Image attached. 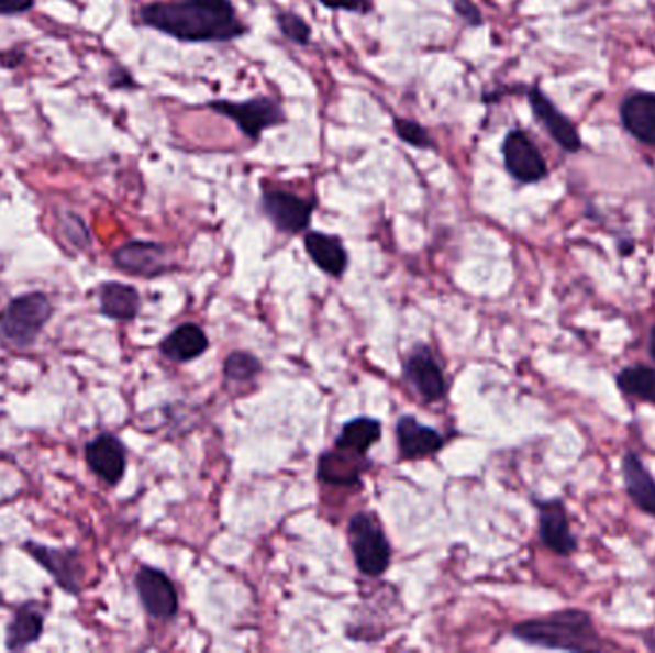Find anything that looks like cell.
<instances>
[{"label":"cell","mask_w":655,"mask_h":653,"mask_svg":"<svg viewBox=\"0 0 655 653\" xmlns=\"http://www.w3.org/2000/svg\"><path fill=\"white\" fill-rule=\"evenodd\" d=\"M141 20L182 43H226L247 33V25L240 22L238 15L217 12L190 0L152 2L142 7Z\"/></svg>","instance_id":"cell-1"},{"label":"cell","mask_w":655,"mask_h":653,"mask_svg":"<svg viewBox=\"0 0 655 653\" xmlns=\"http://www.w3.org/2000/svg\"><path fill=\"white\" fill-rule=\"evenodd\" d=\"M512 634L531 646L567 652L603 650V640L596 631L592 617L581 609H562L551 616L529 619L515 624Z\"/></svg>","instance_id":"cell-2"},{"label":"cell","mask_w":655,"mask_h":653,"mask_svg":"<svg viewBox=\"0 0 655 653\" xmlns=\"http://www.w3.org/2000/svg\"><path fill=\"white\" fill-rule=\"evenodd\" d=\"M53 314V301L43 291L14 297L0 311V340L12 350H31Z\"/></svg>","instance_id":"cell-3"},{"label":"cell","mask_w":655,"mask_h":653,"mask_svg":"<svg viewBox=\"0 0 655 653\" xmlns=\"http://www.w3.org/2000/svg\"><path fill=\"white\" fill-rule=\"evenodd\" d=\"M347 536L358 572L366 577H380L381 573L388 572L391 546L376 516L355 513L351 518Z\"/></svg>","instance_id":"cell-4"},{"label":"cell","mask_w":655,"mask_h":653,"mask_svg":"<svg viewBox=\"0 0 655 653\" xmlns=\"http://www.w3.org/2000/svg\"><path fill=\"white\" fill-rule=\"evenodd\" d=\"M208 110L234 121L240 131L254 142L262 141L263 133L268 129L286 123L282 106L268 97L252 98L246 102L213 100L209 102Z\"/></svg>","instance_id":"cell-5"},{"label":"cell","mask_w":655,"mask_h":653,"mask_svg":"<svg viewBox=\"0 0 655 653\" xmlns=\"http://www.w3.org/2000/svg\"><path fill=\"white\" fill-rule=\"evenodd\" d=\"M23 550L30 554L41 567L53 575L54 583L66 590L67 594L79 596L82 590V567L81 554L75 549H53L46 544L27 541L23 542Z\"/></svg>","instance_id":"cell-6"},{"label":"cell","mask_w":655,"mask_h":653,"mask_svg":"<svg viewBox=\"0 0 655 653\" xmlns=\"http://www.w3.org/2000/svg\"><path fill=\"white\" fill-rule=\"evenodd\" d=\"M263 213L276 229L286 234L306 231L313 217L317 201L301 198L286 190H265L262 196Z\"/></svg>","instance_id":"cell-7"},{"label":"cell","mask_w":655,"mask_h":653,"mask_svg":"<svg viewBox=\"0 0 655 653\" xmlns=\"http://www.w3.org/2000/svg\"><path fill=\"white\" fill-rule=\"evenodd\" d=\"M539 508V539L544 549L558 556H571L579 549V541L571 529L567 508L559 498L535 500Z\"/></svg>","instance_id":"cell-8"},{"label":"cell","mask_w":655,"mask_h":653,"mask_svg":"<svg viewBox=\"0 0 655 653\" xmlns=\"http://www.w3.org/2000/svg\"><path fill=\"white\" fill-rule=\"evenodd\" d=\"M113 263L123 273L142 278H156L171 268L169 252L159 242L131 240L113 252Z\"/></svg>","instance_id":"cell-9"},{"label":"cell","mask_w":655,"mask_h":653,"mask_svg":"<svg viewBox=\"0 0 655 653\" xmlns=\"http://www.w3.org/2000/svg\"><path fill=\"white\" fill-rule=\"evenodd\" d=\"M502 156H504L507 171L518 182L533 185L548 175V167H546L543 154L539 152L528 134L520 129L507 134L504 144H502Z\"/></svg>","instance_id":"cell-10"},{"label":"cell","mask_w":655,"mask_h":653,"mask_svg":"<svg viewBox=\"0 0 655 653\" xmlns=\"http://www.w3.org/2000/svg\"><path fill=\"white\" fill-rule=\"evenodd\" d=\"M134 585L148 616L167 621L179 613V594L164 572L142 565Z\"/></svg>","instance_id":"cell-11"},{"label":"cell","mask_w":655,"mask_h":653,"mask_svg":"<svg viewBox=\"0 0 655 653\" xmlns=\"http://www.w3.org/2000/svg\"><path fill=\"white\" fill-rule=\"evenodd\" d=\"M85 458L90 472L106 485H118L127 469V451L112 433H100L85 446Z\"/></svg>","instance_id":"cell-12"},{"label":"cell","mask_w":655,"mask_h":653,"mask_svg":"<svg viewBox=\"0 0 655 653\" xmlns=\"http://www.w3.org/2000/svg\"><path fill=\"white\" fill-rule=\"evenodd\" d=\"M404 378L425 402L440 401L447 394V381L440 364L425 345H418L404 363Z\"/></svg>","instance_id":"cell-13"},{"label":"cell","mask_w":655,"mask_h":653,"mask_svg":"<svg viewBox=\"0 0 655 653\" xmlns=\"http://www.w3.org/2000/svg\"><path fill=\"white\" fill-rule=\"evenodd\" d=\"M397 445L404 461H420L440 453L445 439L440 431L418 422L414 416H402L397 422Z\"/></svg>","instance_id":"cell-14"},{"label":"cell","mask_w":655,"mask_h":653,"mask_svg":"<svg viewBox=\"0 0 655 653\" xmlns=\"http://www.w3.org/2000/svg\"><path fill=\"white\" fill-rule=\"evenodd\" d=\"M529 104L533 108L535 118L543 123L544 129L551 133L552 139L558 142L566 152H579L581 150V136L577 133L574 123L559 113L558 108L552 104L548 98L544 97L541 89L529 90Z\"/></svg>","instance_id":"cell-15"},{"label":"cell","mask_w":655,"mask_h":653,"mask_svg":"<svg viewBox=\"0 0 655 653\" xmlns=\"http://www.w3.org/2000/svg\"><path fill=\"white\" fill-rule=\"evenodd\" d=\"M370 466V461L363 454L349 453L335 446L334 451L322 454L319 461V479L330 485H357Z\"/></svg>","instance_id":"cell-16"},{"label":"cell","mask_w":655,"mask_h":653,"mask_svg":"<svg viewBox=\"0 0 655 653\" xmlns=\"http://www.w3.org/2000/svg\"><path fill=\"white\" fill-rule=\"evenodd\" d=\"M621 474L625 490L634 506L655 518V479L644 462L634 453H625L621 461Z\"/></svg>","instance_id":"cell-17"},{"label":"cell","mask_w":655,"mask_h":653,"mask_svg":"<svg viewBox=\"0 0 655 653\" xmlns=\"http://www.w3.org/2000/svg\"><path fill=\"white\" fill-rule=\"evenodd\" d=\"M306 252L322 273L334 276V278L343 276L349 265V255L343 247L342 240L324 234V232H307Z\"/></svg>","instance_id":"cell-18"},{"label":"cell","mask_w":655,"mask_h":653,"mask_svg":"<svg viewBox=\"0 0 655 653\" xmlns=\"http://www.w3.org/2000/svg\"><path fill=\"white\" fill-rule=\"evenodd\" d=\"M100 312L106 319L129 322L141 312V294L133 286L123 283H106L98 290Z\"/></svg>","instance_id":"cell-19"},{"label":"cell","mask_w":655,"mask_h":653,"mask_svg":"<svg viewBox=\"0 0 655 653\" xmlns=\"http://www.w3.org/2000/svg\"><path fill=\"white\" fill-rule=\"evenodd\" d=\"M209 347L206 332L195 322H185L175 328L162 342V353L175 363H190L203 355Z\"/></svg>","instance_id":"cell-20"},{"label":"cell","mask_w":655,"mask_h":653,"mask_svg":"<svg viewBox=\"0 0 655 653\" xmlns=\"http://www.w3.org/2000/svg\"><path fill=\"white\" fill-rule=\"evenodd\" d=\"M621 119L629 133L655 146V95L639 92L626 98L621 106Z\"/></svg>","instance_id":"cell-21"},{"label":"cell","mask_w":655,"mask_h":653,"mask_svg":"<svg viewBox=\"0 0 655 653\" xmlns=\"http://www.w3.org/2000/svg\"><path fill=\"white\" fill-rule=\"evenodd\" d=\"M45 629V619L33 606L15 609L14 619L7 629V648L10 652H22L41 639Z\"/></svg>","instance_id":"cell-22"},{"label":"cell","mask_w":655,"mask_h":653,"mask_svg":"<svg viewBox=\"0 0 655 653\" xmlns=\"http://www.w3.org/2000/svg\"><path fill=\"white\" fill-rule=\"evenodd\" d=\"M381 439V423L376 418H353L343 425L340 435L335 438V446L349 451V453L363 454L370 451Z\"/></svg>","instance_id":"cell-23"},{"label":"cell","mask_w":655,"mask_h":653,"mask_svg":"<svg viewBox=\"0 0 655 653\" xmlns=\"http://www.w3.org/2000/svg\"><path fill=\"white\" fill-rule=\"evenodd\" d=\"M618 387L626 397L655 405V368L646 364L626 366L618 374Z\"/></svg>","instance_id":"cell-24"},{"label":"cell","mask_w":655,"mask_h":653,"mask_svg":"<svg viewBox=\"0 0 655 653\" xmlns=\"http://www.w3.org/2000/svg\"><path fill=\"white\" fill-rule=\"evenodd\" d=\"M262 372V363L257 356L246 351H234L224 361V376L234 381H249Z\"/></svg>","instance_id":"cell-25"},{"label":"cell","mask_w":655,"mask_h":653,"mask_svg":"<svg viewBox=\"0 0 655 653\" xmlns=\"http://www.w3.org/2000/svg\"><path fill=\"white\" fill-rule=\"evenodd\" d=\"M393 131L399 141L409 144L412 148L418 150H433L435 148V142L432 136L428 133V129L424 125H420L418 121L412 119L397 118L393 121Z\"/></svg>","instance_id":"cell-26"},{"label":"cell","mask_w":655,"mask_h":653,"mask_svg":"<svg viewBox=\"0 0 655 653\" xmlns=\"http://www.w3.org/2000/svg\"><path fill=\"white\" fill-rule=\"evenodd\" d=\"M276 25H278V30H280L284 37L288 38L293 45H311L313 31L301 15L293 14V12H278L276 14Z\"/></svg>","instance_id":"cell-27"},{"label":"cell","mask_w":655,"mask_h":653,"mask_svg":"<svg viewBox=\"0 0 655 653\" xmlns=\"http://www.w3.org/2000/svg\"><path fill=\"white\" fill-rule=\"evenodd\" d=\"M64 234L77 247H87L89 245V231L77 215H67L66 223H64Z\"/></svg>","instance_id":"cell-28"},{"label":"cell","mask_w":655,"mask_h":653,"mask_svg":"<svg viewBox=\"0 0 655 653\" xmlns=\"http://www.w3.org/2000/svg\"><path fill=\"white\" fill-rule=\"evenodd\" d=\"M322 7L335 12H353V14H368L373 7L368 0H319Z\"/></svg>","instance_id":"cell-29"},{"label":"cell","mask_w":655,"mask_h":653,"mask_svg":"<svg viewBox=\"0 0 655 653\" xmlns=\"http://www.w3.org/2000/svg\"><path fill=\"white\" fill-rule=\"evenodd\" d=\"M453 8H455L456 15L468 23L469 27L484 25V14L476 7V2H471V0H455Z\"/></svg>","instance_id":"cell-30"},{"label":"cell","mask_w":655,"mask_h":653,"mask_svg":"<svg viewBox=\"0 0 655 653\" xmlns=\"http://www.w3.org/2000/svg\"><path fill=\"white\" fill-rule=\"evenodd\" d=\"M35 0H0V15H14L30 12Z\"/></svg>","instance_id":"cell-31"},{"label":"cell","mask_w":655,"mask_h":653,"mask_svg":"<svg viewBox=\"0 0 655 653\" xmlns=\"http://www.w3.org/2000/svg\"><path fill=\"white\" fill-rule=\"evenodd\" d=\"M108 79H110V85H112L113 89H133L134 87L133 77L123 67H113L112 74H110Z\"/></svg>","instance_id":"cell-32"},{"label":"cell","mask_w":655,"mask_h":653,"mask_svg":"<svg viewBox=\"0 0 655 653\" xmlns=\"http://www.w3.org/2000/svg\"><path fill=\"white\" fill-rule=\"evenodd\" d=\"M190 2L211 8V10H217V12H224V14H236V8H234L231 0H190Z\"/></svg>","instance_id":"cell-33"},{"label":"cell","mask_w":655,"mask_h":653,"mask_svg":"<svg viewBox=\"0 0 655 653\" xmlns=\"http://www.w3.org/2000/svg\"><path fill=\"white\" fill-rule=\"evenodd\" d=\"M650 355L655 361V324L652 326V332H650Z\"/></svg>","instance_id":"cell-34"}]
</instances>
